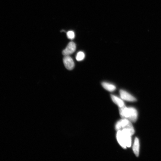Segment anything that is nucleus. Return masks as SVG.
<instances>
[{"instance_id": "nucleus-4", "label": "nucleus", "mask_w": 161, "mask_h": 161, "mask_svg": "<svg viewBox=\"0 0 161 161\" xmlns=\"http://www.w3.org/2000/svg\"><path fill=\"white\" fill-rule=\"evenodd\" d=\"M63 62L64 65L67 69L72 70L74 69L75 64L73 59L69 56H64Z\"/></svg>"}, {"instance_id": "nucleus-3", "label": "nucleus", "mask_w": 161, "mask_h": 161, "mask_svg": "<svg viewBox=\"0 0 161 161\" xmlns=\"http://www.w3.org/2000/svg\"><path fill=\"white\" fill-rule=\"evenodd\" d=\"M76 49L75 44L73 42H70L66 46L65 49L62 51V54L64 56H69L75 52Z\"/></svg>"}, {"instance_id": "nucleus-8", "label": "nucleus", "mask_w": 161, "mask_h": 161, "mask_svg": "<svg viewBox=\"0 0 161 161\" xmlns=\"http://www.w3.org/2000/svg\"><path fill=\"white\" fill-rule=\"evenodd\" d=\"M102 84L104 89L110 92H114L116 89L115 86L112 84L108 83V82H103Z\"/></svg>"}, {"instance_id": "nucleus-6", "label": "nucleus", "mask_w": 161, "mask_h": 161, "mask_svg": "<svg viewBox=\"0 0 161 161\" xmlns=\"http://www.w3.org/2000/svg\"><path fill=\"white\" fill-rule=\"evenodd\" d=\"M116 138L120 146L123 148L126 149L127 147L126 145L125 141L124 136L122 134L121 130H118L116 134Z\"/></svg>"}, {"instance_id": "nucleus-9", "label": "nucleus", "mask_w": 161, "mask_h": 161, "mask_svg": "<svg viewBox=\"0 0 161 161\" xmlns=\"http://www.w3.org/2000/svg\"><path fill=\"white\" fill-rule=\"evenodd\" d=\"M111 97L114 103H115L119 107V108L123 107L125 106L124 102L120 98L117 97L113 95H112Z\"/></svg>"}, {"instance_id": "nucleus-10", "label": "nucleus", "mask_w": 161, "mask_h": 161, "mask_svg": "<svg viewBox=\"0 0 161 161\" xmlns=\"http://www.w3.org/2000/svg\"><path fill=\"white\" fill-rule=\"evenodd\" d=\"M85 54L82 52H78L76 56V59L78 61H81L85 58Z\"/></svg>"}, {"instance_id": "nucleus-1", "label": "nucleus", "mask_w": 161, "mask_h": 161, "mask_svg": "<svg viewBox=\"0 0 161 161\" xmlns=\"http://www.w3.org/2000/svg\"><path fill=\"white\" fill-rule=\"evenodd\" d=\"M119 113L122 118L126 119L130 122H135L138 117V112L135 108H127L125 106L119 108Z\"/></svg>"}, {"instance_id": "nucleus-5", "label": "nucleus", "mask_w": 161, "mask_h": 161, "mask_svg": "<svg viewBox=\"0 0 161 161\" xmlns=\"http://www.w3.org/2000/svg\"><path fill=\"white\" fill-rule=\"evenodd\" d=\"M120 94L122 99L127 101L135 102L136 100V98L125 91L120 90Z\"/></svg>"}, {"instance_id": "nucleus-11", "label": "nucleus", "mask_w": 161, "mask_h": 161, "mask_svg": "<svg viewBox=\"0 0 161 161\" xmlns=\"http://www.w3.org/2000/svg\"><path fill=\"white\" fill-rule=\"evenodd\" d=\"M67 37L68 39H73L75 37V33L72 31H68L67 33Z\"/></svg>"}, {"instance_id": "nucleus-2", "label": "nucleus", "mask_w": 161, "mask_h": 161, "mask_svg": "<svg viewBox=\"0 0 161 161\" xmlns=\"http://www.w3.org/2000/svg\"><path fill=\"white\" fill-rule=\"evenodd\" d=\"M115 129L117 131L122 130L123 129H127L128 130H135L130 121L124 118L117 122Z\"/></svg>"}, {"instance_id": "nucleus-7", "label": "nucleus", "mask_w": 161, "mask_h": 161, "mask_svg": "<svg viewBox=\"0 0 161 161\" xmlns=\"http://www.w3.org/2000/svg\"><path fill=\"white\" fill-rule=\"evenodd\" d=\"M133 150L136 157H138L140 152L139 141L137 138H136L133 146Z\"/></svg>"}]
</instances>
